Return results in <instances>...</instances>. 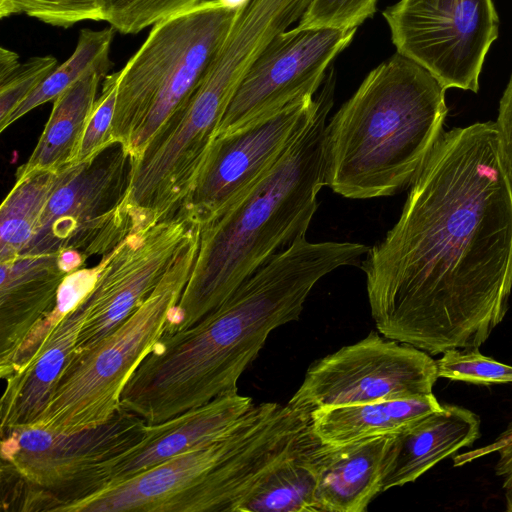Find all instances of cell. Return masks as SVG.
<instances>
[{
    "label": "cell",
    "mask_w": 512,
    "mask_h": 512,
    "mask_svg": "<svg viewBox=\"0 0 512 512\" xmlns=\"http://www.w3.org/2000/svg\"><path fill=\"white\" fill-rule=\"evenodd\" d=\"M410 187L360 264L376 328L431 355L480 348L512 291V186L495 122L443 132Z\"/></svg>",
    "instance_id": "6da1fadb"
},
{
    "label": "cell",
    "mask_w": 512,
    "mask_h": 512,
    "mask_svg": "<svg viewBox=\"0 0 512 512\" xmlns=\"http://www.w3.org/2000/svg\"><path fill=\"white\" fill-rule=\"evenodd\" d=\"M368 250L360 243L298 238L198 322L163 334L126 383L121 408L155 424L237 393L240 376L270 333L299 318L321 278L360 265Z\"/></svg>",
    "instance_id": "7a4b0ae2"
},
{
    "label": "cell",
    "mask_w": 512,
    "mask_h": 512,
    "mask_svg": "<svg viewBox=\"0 0 512 512\" xmlns=\"http://www.w3.org/2000/svg\"><path fill=\"white\" fill-rule=\"evenodd\" d=\"M334 89L330 69L314 118L287 152L228 210L199 225L197 255L164 334L198 322L273 256L306 236L317 195L326 186L325 132Z\"/></svg>",
    "instance_id": "3957f363"
},
{
    "label": "cell",
    "mask_w": 512,
    "mask_h": 512,
    "mask_svg": "<svg viewBox=\"0 0 512 512\" xmlns=\"http://www.w3.org/2000/svg\"><path fill=\"white\" fill-rule=\"evenodd\" d=\"M446 89L395 53L364 78L326 126L325 183L349 199L412 185L443 133Z\"/></svg>",
    "instance_id": "277c9868"
},
{
    "label": "cell",
    "mask_w": 512,
    "mask_h": 512,
    "mask_svg": "<svg viewBox=\"0 0 512 512\" xmlns=\"http://www.w3.org/2000/svg\"><path fill=\"white\" fill-rule=\"evenodd\" d=\"M241 7L206 0L157 22L120 70L112 136L132 159L193 92Z\"/></svg>",
    "instance_id": "5b68a950"
},
{
    "label": "cell",
    "mask_w": 512,
    "mask_h": 512,
    "mask_svg": "<svg viewBox=\"0 0 512 512\" xmlns=\"http://www.w3.org/2000/svg\"><path fill=\"white\" fill-rule=\"evenodd\" d=\"M198 245L199 228L141 306L96 345L72 355L30 427L73 433L99 426L115 415L126 383L166 330L189 279Z\"/></svg>",
    "instance_id": "8992f818"
},
{
    "label": "cell",
    "mask_w": 512,
    "mask_h": 512,
    "mask_svg": "<svg viewBox=\"0 0 512 512\" xmlns=\"http://www.w3.org/2000/svg\"><path fill=\"white\" fill-rule=\"evenodd\" d=\"M146 422L120 408L107 422L73 433L26 427L1 433L2 508L71 512L97 493L104 465L144 437Z\"/></svg>",
    "instance_id": "52a82bcc"
},
{
    "label": "cell",
    "mask_w": 512,
    "mask_h": 512,
    "mask_svg": "<svg viewBox=\"0 0 512 512\" xmlns=\"http://www.w3.org/2000/svg\"><path fill=\"white\" fill-rule=\"evenodd\" d=\"M131 155L115 142L58 171L36 233L21 255L74 250L106 255L133 230L128 208Z\"/></svg>",
    "instance_id": "ba28073f"
},
{
    "label": "cell",
    "mask_w": 512,
    "mask_h": 512,
    "mask_svg": "<svg viewBox=\"0 0 512 512\" xmlns=\"http://www.w3.org/2000/svg\"><path fill=\"white\" fill-rule=\"evenodd\" d=\"M396 52L445 88L478 92L499 18L492 0H399L383 11Z\"/></svg>",
    "instance_id": "9c48e42d"
},
{
    "label": "cell",
    "mask_w": 512,
    "mask_h": 512,
    "mask_svg": "<svg viewBox=\"0 0 512 512\" xmlns=\"http://www.w3.org/2000/svg\"><path fill=\"white\" fill-rule=\"evenodd\" d=\"M438 378L427 352L371 331L315 361L288 404L311 412L424 396L433 393Z\"/></svg>",
    "instance_id": "30bf717a"
},
{
    "label": "cell",
    "mask_w": 512,
    "mask_h": 512,
    "mask_svg": "<svg viewBox=\"0 0 512 512\" xmlns=\"http://www.w3.org/2000/svg\"><path fill=\"white\" fill-rule=\"evenodd\" d=\"M319 103L317 93L217 136L179 213L198 225L223 214L287 152L314 118Z\"/></svg>",
    "instance_id": "8fae6325"
},
{
    "label": "cell",
    "mask_w": 512,
    "mask_h": 512,
    "mask_svg": "<svg viewBox=\"0 0 512 512\" xmlns=\"http://www.w3.org/2000/svg\"><path fill=\"white\" fill-rule=\"evenodd\" d=\"M198 224L180 213L131 231L110 253L84 298L86 316L73 354L96 345L147 299Z\"/></svg>",
    "instance_id": "7c38bea8"
},
{
    "label": "cell",
    "mask_w": 512,
    "mask_h": 512,
    "mask_svg": "<svg viewBox=\"0 0 512 512\" xmlns=\"http://www.w3.org/2000/svg\"><path fill=\"white\" fill-rule=\"evenodd\" d=\"M355 33L356 29L294 27L278 34L242 79L215 138L315 96L329 66Z\"/></svg>",
    "instance_id": "4fadbf2b"
},
{
    "label": "cell",
    "mask_w": 512,
    "mask_h": 512,
    "mask_svg": "<svg viewBox=\"0 0 512 512\" xmlns=\"http://www.w3.org/2000/svg\"><path fill=\"white\" fill-rule=\"evenodd\" d=\"M252 405L250 397L237 392L219 396L163 422L146 423L143 439L104 465L99 474V493L187 450L219 439Z\"/></svg>",
    "instance_id": "5bb4252c"
},
{
    "label": "cell",
    "mask_w": 512,
    "mask_h": 512,
    "mask_svg": "<svg viewBox=\"0 0 512 512\" xmlns=\"http://www.w3.org/2000/svg\"><path fill=\"white\" fill-rule=\"evenodd\" d=\"M0 374L28 335L54 309L65 277L60 253L19 255L0 262Z\"/></svg>",
    "instance_id": "9a60e30c"
},
{
    "label": "cell",
    "mask_w": 512,
    "mask_h": 512,
    "mask_svg": "<svg viewBox=\"0 0 512 512\" xmlns=\"http://www.w3.org/2000/svg\"><path fill=\"white\" fill-rule=\"evenodd\" d=\"M85 296L54 325L33 355L4 378L1 433L30 427L45 408L77 344L86 316Z\"/></svg>",
    "instance_id": "2e32d148"
},
{
    "label": "cell",
    "mask_w": 512,
    "mask_h": 512,
    "mask_svg": "<svg viewBox=\"0 0 512 512\" xmlns=\"http://www.w3.org/2000/svg\"><path fill=\"white\" fill-rule=\"evenodd\" d=\"M392 434L342 445L318 442L309 452L319 512H364L381 493Z\"/></svg>",
    "instance_id": "e0dca14e"
},
{
    "label": "cell",
    "mask_w": 512,
    "mask_h": 512,
    "mask_svg": "<svg viewBox=\"0 0 512 512\" xmlns=\"http://www.w3.org/2000/svg\"><path fill=\"white\" fill-rule=\"evenodd\" d=\"M480 419L472 411L443 405L392 434L387 451L382 492L414 482L443 459L475 442Z\"/></svg>",
    "instance_id": "ac0fdd59"
},
{
    "label": "cell",
    "mask_w": 512,
    "mask_h": 512,
    "mask_svg": "<svg viewBox=\"0 0 512 512\" xmlns=\"http://www.w3.org/2000/svg\"><path fill=\"white\" fill-rule=\"evenodd\" d=\"M111 64L88 70L53 100L44 130L28 160L17 169L16 177L34 170L59 171L74 161L98 98L99 83Z\"/></svg>",
    "instance_id": "d6986e66"
},
{
    "label": "cell",
    "mask_w": 512,
    "mask_h": 512,
    "mask_svg": "<svg viewBox=\"0 0 512 512\" xmlns=\"http://www.w3.org/2000/svg\"><path fill=\"white\" fill-rule=\"evenodd\" d=\"M443 408L434 394L311 411V429L321 443L342 445L393 434Z\"/></svg>",
    "instance_id": "ffe728a7"
},
{
    "label": "cell",
    "mask_w": 512,
    "mask_h": 512,
    "mask_svg": "<svg viewBox=\"0 0 512 512\" xmlns=\"http://www.w3.org/2000/svg\"><path fill=\"white\" fill-rule=\"evenodd\" d=\"M319 439L272 467L239 501L235 512H319L309 452Z\"/></svg>",
    "instance_id": "44dd1931"
},
{
    "label": "cell",
    "mask_w": 512,
    "mask_h": 512,
    "mask_svg": "<svg viewBox=\"0 0 512 512\" xmlns=\"http://www.w3.org/2000/svg\"><path fill=\"white\" fill-rule=\"evenodd\" d=\"M57 178L58 171L52 170L16 177L0 208V262L21 255L32 241Z\"/></svg>",
    "instance_id": "7402d4cb"
},
{
    "label": "cell",
    "mask_w": 512,
    "mask_h": 512,
    "mask_svg": "<svg viewBox=\"0 0 512 512\" xmlns=\"http://www.w3.org/2000/svg\"><path fill=\"white\" fill-rule=\"evenodd\" d=\"M114 31L115 29L111 26L101 30L82 29L72 55L65 62L57 65L39 86L21 102L7 120L0 125V132H3L34 108L54 100L88 70L111 62L109 52Z\"/></svg>",
    "instance_id": "603a6c76"
},
{
    "label": "cell",
    "mask_w": 512,
    "mask_h": 512,
    "mask_svg": "<svg viewBox=\"0 0 512 512\" xmlns=\"http://www.w3.org/2000/svg\"><path fill=\"white\" fill-rule=\"evenodd\" d=\"M206 0H99L102 21L116 31L134 34L187 11Z\"/></svg>",
    "instance_id": "cb8c5ba5"
},
{
    "label": "cell",
    "mask_w": 512,
    "mask_h": 512,
    "mask_svg": "<svg viewBox=\"0 0 512 512\" xmlns=\"http://www.w3.org/2000/svg\"><path fill=\"white\" fill-rule=\"evenodd\" d=\"M479 348L450 349L436 360L439 378L477 385L512 383V366L484 356Z\"/></svg>",
    "instance_id": "d4e9b609"
},
{
    "label": "cell",
    "mask_w": 512,
    "mask_h": 512,
    "mask_svg": "<svg viewBox=\"0 0 512 512\" xmlns=\"http://www.w3.org/2000/svg\"><path fill=\"white\" fill-rule=\"evenodd\" d=\"M21 13L63 28L86 20L102 21L99 0H0L1 18Z\"/></svg>",
    "instance_id": "484cf974"
},
{
    "label": "cell",
    "mask_w": 512,
    "mask_h": 512,
    "mask_svg": "<svg viewBox=\"0 0 512 512\" xmlns=\"http://www.w3.org/2000/svg\"><path fill=\"white\" fill-rule=\"evenodd\" d=\"M119 74L120 71H117L104 77L101 93L96 100L72 163L87 161L116 142L112 136V124Z\"/></svg>",
    "instance_id": "4316f807"
},
{
    "label": "cell",
    "mask_w": 512,
    "mask_h": 512,
    "mask_svg": "<svg viewBox=\"0 0 512 512\" xmlns=\"http://www.w3.org/2000/svg\"><path fill=\"white\" fill-rule=\"evenodd\" d=\"M379 0H311L298 21L299 29H357L377 9Z\"/></svg>",
    "instance_id": "83f0119b"
},
{
    "label": "cell",
    "mask_w": 512,
    "mask_h": 512,
    "mask_svg": "<svg viewBox=\"0 0 512 512\" xmlns=\"http://www.w3.org/2000/svg\"><path fill=\"white\" fill-rule=\"evenodd\" d=\"M51 55L29 58L6 80L0 82V125L57 67Z\"/></svg>",
    "instance_id": "f1b7e54d"
},
{
    "label": "cell",
    "mask_w": 512,
    "mask_h": 512,
    "mask_svg": "<svg viewBox=\"0 0 512 512\" xmlns=\"http://www.w3.org/2000/svg\"><path fill=\"white\" fill-rule=\"evenodd\" d=\"M497 451L499 459L496 464V474L502 480L506 510L512 512V425L491 445L475 452H467V461Z\"/></svg>",
    "instance_id": "f546056e"
},
{
    "label": "cell",
    "mask_w": 512,
    "mask_h": 512,
    "mask_svg": "<svg viewBox=\"0 0 512 512\" xmlns=\"http://www.w3.org/2000/svg\"><path fill=\"white\" fill-rule=\"evenodd\" d=\"M495 124L503 163L512 186V74L500 99Z\"/></svg>",
    "instance_id": "4dcf8cb0"
},
{
    "label": "cell",
    "mask_w": 512,
    "mask_h": 512,
    "mask_svg": "<svg viewBox=\"0 0 512 512\" xmlns=\"http://www.w3.org/2000/svg\"><path fill=\"white\" fill-rule=\"evenodd\" d=\"M20 65L17 53L5 47L0 48V82L10 77Z\"/></svg>",
    "instance_id": "1f68e13d"
},
{
    "label": "cell",
    "mask_w": 512,
    "mask_h": 512,
    "mask_svg": "<svg viewBox=\"0 0 512 512\" xmlns=\"http://www.w3.org/2000/svg\"><path fill=\"white\" fill-rule=\"evenodd\" d=\"M226 4L232 7H241L247 0H223Z\"/></svg>",
    "instance_id": "d6a6232c"
}]
</instances>
